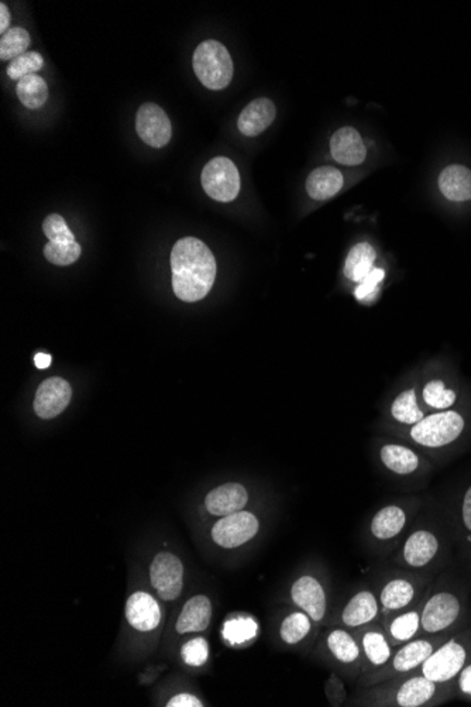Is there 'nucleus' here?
I'll list each match as a JSON object with an SVG mask.
<instances>
[{
  "label": "nucleus",
  "mask_w": 471,
  "mask_h": 707,
  "mask_svg": "<svg viewBox=\"0 0 471 707\" xmlns=\"http://www.w3.org/2000/svg\"><path fill=\"white\" fill-rule=\"evenodd\" d=\"M30 39L29 32L23 27H14L9 32L5 33L0 39V60L2 61H14V58L27 52L29 49Z\"/></svg>",
  "instance_id": "nucleus-35"
},
{
  "label": "nucleus",
  "mask_w": 471,
  "mask_h": 707,
  "mask_svg": "<svg viewBox=\"0 0 471 707\" xmlns=\"http://www.w3.org/2000/svg\"><path fill=\"white\" fill-rule=\"evenodd\" d=\"M10 14L6 5L0 4V33L4 36L5 33L9 32Z\"/></svg>",
  "instance_id": "nucleus-44"
},
{
  "label": "nucleus",
  "mask_w": 471,
  "mask_h": 707,
  "mask_svg": "<svg viewBox=\"0 0 471 707\" xmlns=\"http://www.w3.org/2000/svg\"><path fill=\"white\" fill-rule=\"evenodd\" d=\"M322 648L336 674L356 683L362 675V650L356 633L334 626L324 634Z\"/></svg>",
  "instance_id": "nucleus-10"
},
{
  "label": "nucleus",
  "mask_w": 471,
  "mask_h": 707,
  "mask_svg": "<svg viewBox=\"0 0 471 707\" xmlns=\"http://www.w3.org/2000/svg\"><path fill=\"white\" fill-rule=\"evenodd\" d=\"M435 578L437 575L433 573L414 572L398 566L395 570H385L372 585L379 598L382 618L418 605Z\"/></svg>",
  "instance_id": "nucleus-5"
},
{
  "label": "nucleus",
  "mask_w": 471,
  "mask_h": 707,
  "mask_svg": "<svg viewBox=\"0 0 471 707\" xmlns=\"http://www.w3.org/2000/svg\"><path fill=\"white\" fill-rule=\"evenodd\" d=\"M458 543L465 552L466 558L471 563V485L466 490L465 497L460 507V520H458Z\"/></svg>",
  "instance_id": "nucleus-37"
},
{
  "label": "nucleus",
  "mask_w": 471,
  "mask_h": 707,
  "mask_svg": "<svg viewBox=\"0 0 471 707\" xmlns=\"http://www.w3.org/2000/svg\"><path fill=\"white\" fill-rule=\"evenodd\" d=\"M34 363L39 369H47L52 364V356L47 354H37L34 357Z\"/></svg>",
  "instance_id": "nucleus-45"
},
{
  "label": "nucleus",
  "mask_w": 471,
  "mask_h": 707,
  "mask_svg": "<svg viewBox=\"0 0 471 707\" xmlns=\"http://www.w3.org/2000/svg\"><path fill=\"white\" fill-rule=\"evenodd\" d=\"M410 514L402 505L390 504L380 508L369 524L370 545L382 552L397 551L407 537Z\"/></svg>",
  "instance_id": "nucleus-11"
},
{
  "label": "nucleus",
  "mask_w": 471,
  "mask_h": 707,
  "mask_svg": "<svg viewBox=\"0 0 471 707\" xmlns=\"http://www.w3.org/2000/svg\"><path fill=\"white\" fill-rule=\"evenodd\" d=\"M171 271L175 296L184 303H196L215 283V256L199 239H180L171 251Z\"/></svg>",
  "instance_id": "nucleus-3"
},
{
  "label": "nucleus",
  "mask_w": 471,
  "mask_h": 707,
  "mask_svg": "<svg viewBox=\"0 0 471 707\" xmlns=\"http://www.w3.org/2000/svg\"><path fill=\"white\" fill-rule=\"evenodd\" d=\"M380 457L384 467L400 476H408L419 469L420 459L417 452L404 445H384Z\"/></svg>",
  "instance_id": "nucleus-29"
},
{
  "label": "nucleus",
  "mask_w": 471,
  "mask_h": 707,
  "mask_svg": "<svg viewBox=\"0 0 471 707\" xmlns=\"http://www.w3.org/2000/svg\"><path fill=\"white\" fill-rule=\"evenodd\" d=\"M72 397L70 382L61 377L44 380L35 392L34 411L40 419H52L61 414Z\"/></svg>",
  "instance_id": "nucleus-20"
},
{
  "label": "nucleus",
  "mask_w": 471,
  "mask_h": 707,
  "mask_svg": "<svg viewBox=\"0 0 471 707\" xmlns=\"http://www.w3.org/2000/svg\"><path fill=\"white\" fill-rule=\"evenodd\" d=\"M375 250L370 243H359L347 256L344 274L349 280L362 283L374 269Z\"/></svg>",
  "instance_id": "nucleus-30"
},
{
  "label": "nucleus",
  "mask_w": 471,
  "mask_h": 707,
  "mask_svg": "<svg viewBox=\"0 0 471 707\" xmlns=\"http://www.w3.org/2000/svg\"><path fill=\"white\" fill-rule=\"evenodd\" d=\"M193 71L208 90H225L233 78V61L228 49L216 40H206L193 52Z\"/></svg>",
  "instance_id": "nucleus-9"
},
{
  "label": "nucleus",
  "mask_w": 471,
  "mask_h": 707,
  "mask_svg": "<svg viewBox=\"0 0 471 707\" xmlns=\"http://www.w3.org/2000/svg\"><path fill=\"white\" fill-rule=\"evenodd\" d=\"M450 636H419L397 646L384 666L359 676L356 681L357 688L379 685L382 682L419 671L422 664Z\"/></svg>",
  "instance_id": "nucleus-6"
},
{
  "label": "nucleus",
  "mask_w": 471,
  "mask_h": 707,
  "mask_svg": "<svg viewBox=\"0 0 471 707\" xmlns=\"http://www.w3.org/2000/svg\"><path fill=\"white\" fill-rule=\"evenodd\" d=\"M344 187V175L331 165L316 168L306 180L308 195L316 201L329 200Z\"/></svg>",
  "instance_id": "nucleus-28"
},
{
  "label": "nucleus",
  "mask_w": 471,
  "mask_h": 707,
  "mask_svg": "<svg viewBox=\"0 0 471 707\" xmlns=\"http://www.w3.org/2000/svg\"><path fill=\"white\" fill-rule=\"evenodd\" d=\"M384 270H382V269H372V273L362 283H359V287L354 291L356 298L359 301H366V299H374L375 297L379 296V286L384 280Z\"/></svg>",
  "instance_id": "nucleus-40"
},
{
  "label": "nucleus",
  "mask_w": 471,
  "mask_h": 707,
  "mask_svg": "<svg viewBox=\"0 0 471 707\" xmlns=\"http://www.w3.org/2000/svg\"><path fill=\"white\" fill-rule=\"evenodd\" d=\"M331 152L334 160L344 165H362L367 156L366 146L353 127H342L332 136Z\"/></svg>",
  "instance_id": "nucleus-25"
},
{
  "label": "nucleus",
  "mask_w": 471,
  "mask_h": 707,
  "mask_svg": "<svg viewBox=\"0 0 471 707\" xmlns=\"http://www.w3.org/2000/svg\"><path fill=\"white\" fill-rule=\"evenodd\" d=\"M276 116L277 108L273 100L268 98H259L241 110L238 120L239 130L247 137H256L268 129Z\"/></svg>",
  "instance_id": "nucleus-24"
},
{
  "label": "nucleus",
  "mask_w": 471,
  "mask_h": 707,
  "mask_svg": "<svg viewBox=\"0 0 471 707\" xmlns=\"http://www.w3.org/2000/svg\"><path fill=\"white\" fill-rule=\"evenodd\" d=\"M470 568H471V563H470Z\"/></svg>",
  "instance_id": "nucleus-47"
},
{
  "label": "nucleus",
  "mask_w": 471,
  "mask_h": 707,
  "mask_svg": "<svg viewBox=\"0 0 471 707\" xmlns=\"http://www.w3.org/2000/svg\"><path fill=\"white\" fill-rule=\"evenodd\" d=\"M150 579L151 585L163 600H175L183 592V562L173 553H158L151 563Z\"/></svg>",
  "instance_id": "nucleus-16"
},
{
  "label": "nucleus",
  "mask_w": 471,
  "mask_h": 707,
  "mask_svg": "<svg viewBox=\"0 0 471 707\" xmlns=\"http://www.w3.org/2000/svg\"><path fill=\"white\" fill-rule=\"evenodd\" d=\"M17 98L27 109H39L49 99V87L37 74L27 75L19 80Z\"/></svg>",
  "instance_id": "nucleus-32"
},
{
  "label": "nucleus",
  "mask_w": 471,
  "mask_h": 707,
  "mask_svg": "<svg viewBox=\"0 0 471 707\" xmlns=\"http://www.w3.org/2000/svg\"><path fill=\"white\" fill-rule=\"evenodd\" d=\"M291 600L297 608L308 614L315 624L324 623L327 616V592L324 583L311 575L297 579L291 586Z\"/></svg>",
  "instance_id": "nucleus-18"
},
{
  "label": "nucleus",
  "mask_w": 471,
  "mask_h": 707,
  "mask_svg": "<svg viewBox=\"0 0 471 707\" xmlns=\"http://www.w3.org/2000/svg\"><path fill=\"white\" fill-rule=\"evenodd\" d=\"M168 707H203V702L190 693L176 694L167 703Z\"/></svg>",
  "instance_id": "nucleus-43"
},
{
  "label": "nucleus",
  "mask_w": 471,
  "mask_h": 707,
  "mask_svg": "<svg viewBox=\"0 0 471 707\" xmlns=\"http://www.w3.org/2000/svg\"><path fill=\"white\" fill-rule=\"evenodd\" d=\"M42 231L50 240L44 248L45 259L50 263L64 268L80 259L82 249L61 215L52 213L47 216L42 222Z\"/></svg>",
  "instance_id": "nucleus-13"
},
{
  "label": "nucleus",
  "mask_w": 471,
  "mask_h": 707,
  "mask_svg": "<svg viewBox=\"0 0 471 707\" xmlns=\"http://www.w3.org/2000/svg\"><path fill=\"white\" fill-rule=\"evenodd\" d=\"M212 620V601L206 596H193L186 601L181 616L176 620V631L180 634L203 633Z\"/></svg>",
  "instance_id": "nucleus-26"
},
{
  "label": "nucleus",
  "mask_w": 471,
  "mask_h": 707,
  "mask_svg": "<svg viewBox=\"0 0 471 707\" xmlns=\"http://www.w3.org/2000/svg\"><path fill=\"white\" fill-rule=\"evenodd\" d=\"M440 193L449 201L462 203L471 200V171L465 165L446 167L439 177Z\"/></svg>",
  "instance_id": "nucleus-27"
},
{
  "label": "nucleus",
  "mask_w": 471,
  "mask_h": 707,
  "mask_svg": "<svg viewBox=\"0 0 471 707\" xmlns=\"http://www.w3.org/2000/svg\"><path fill=\"white\" fill-rule=\"evenodd\" d=\"M256 621L251 618H233L228 621L223 627V636L231 644H241L250 640L257 634Z\"/></svg>",
  "instance_id": "nucleus-38"
},
{
  "label": "nucleus",
  "mask_w": 471,
  "mask_h": 707,
  "mask_svg": "<svg viewBox=\"0 0 471 707\" xmlns=\"http://www.w3.org/2000/svg\"><path fill=\"white\" fill-rule=\"evenodd\" d=\"M356 636L362 650V675L377 671L390 661L395 648L388 640L382 620L363 628Z\"/></svg>",
  "instance_id": "nucleus-17"
},
{
  "label": "nucleus",
  "mask_w": 471,
  "mask_h": 707,
  "mask_svg": "<svg viewBox=\"0 0 471 707\" xmlns=\"http://www.w3.org/2000/svg\"><path fill=\"white\" fill-rule=\"evenodd\" d=\"M314 620L305 611H292L279 626V638L288 646L302 643L311 634Z\"/></svg>",
  "instance_id": "nucleus-33"
},
{
  "label": "nucleus",
  "mask_w": 471,
  "mask_h": 707,
  "mask_svg": "<svg viewBox=\"0 0 471 707\" xmlns=\"http://www.w3.org/2000/svg\"><path fill=\"white\" fill-rule=\"evenodd\" d=\"M455 683L457 698L471 703V661L460 671Z\"/></svg>",
  "instance_id": "nucleus-42"
},
{
  "label": "nucleus",
  "mask_w": 471,
  "mask_h": 707,
  "mask_svg": "<svg viewBox=\"0 0 471 707\" xmlns=\"http://www.w3.org/2000/svg\"><path fill=\"white\" fill-rule=\"evenodd\" d=\"M382 620L380 601L372 586H362L344 601L336 614V624L353 633Z\"/></svg>",
  "instance_id": "nucleus-12"
},
{
  "label": "nucleus",
  "mask_w": 471,
  "mask_h": 707,
  "mask_svg": "<svg viewBox=\"0 0 471 707\" xmlns=\"http://www.w3.org/2000/svg\"><path fill=\"white\" fill-rule=\"evenodd\" d=\"M42 67H44V60H42V54L37 52H27L20 57L14 58V61H10L9 67H7V75L10 80H20L27 75L42 71Z\"/></svg>",
  "instance_id": "nucleus-36"
},
{
  "label": "nucleus",
  "mask_w": 471,
  "mask_h": 707,
  "mask_svg": "<svg viewBox=\"0 0 471 707\" xmlns=\"http://www.w3.org/2000/svg\"><path fill=\"white\" fill-rule=\"evenodd\" d=\"M420 611H422V600L414 608L398 611V613L382 618V626H384L388 640L394 648L419 636Z\"/></svg>",
  "instance_id": "nucleus-22"
},
{
  "label": "nucleus",
  "mask_w": 471,
  "mask_h": 707,
  "mask_svg": "<svg viewBox=\"0 0 471 707\" xmlns=\"http://www.w3.org/2000/svg\"><path fill=\"white\" fill-rule=\"evenodd\" d=\"M465 428L466 421L460 412L446 410L427 415L422 421L412 425L410 437L419 447L440 449L460 439Z\"/></svg>",
  "instance_id": "nucleus-8"
},
{
  "label": "nucleus",
  "mask_w": 471,
  "mask_h": 707,
  "mask_svg": "<svg viewBox=\"0 0 471 707\" xmlns=\"http://www.w3.org/2000/svg\"><path fill=\"white\" fill-rule=\"evenodd\" d=\"M471 626V583L442 572L422 599L419 636H453Z\"/></svg>",
  "instance_id": "nucleus-1"
},
{
  "label": "nucleus",
  "mask_w": 471,
  "mask_h": 707,
  "mask_svg": "<svg viewBox=\"0 0 471 707\" xmlns=\"http://www.w3.org/2000/svg\"><path fill=\"white\" fill-rule=\"evenodd\" d=\"M327 701L332 706H344L347 702V692L344 688V682L340 678L339 674L334 672L326 682Z\"/></svg>",
  "instance_id": "nucleus-41"
},
{
  "label": "nucleus",
  "mask_w": 471,
  "mask_h": 707,
  "mask_svg": "<svg viewBox=\"0 0 471 707\" xmlns=\"http://www.w3.org/2000/svg\"><path fill=\"white\" fill-rule=\"evenodd\" d=\"M260 531V521L253 513L239 512L221 517L212 527V540L225 550L243 547Z\"/></svg>",
  "instance_id": "nucleus-15"
},
{
  "label": "nucleus",
  "mask_w": 471,
  "mask_h": 707,
  "mask_svg": "<svg viewBox=\"0 0 471 707\" xmlns=\"http://www.w3.org/2000/svg\"><path fill=\"white\" fill-rule=\"evenodd\" d=\"M126 618L133 628L141 633L153 631L160 624V606L148 593H135L128 598L126 605Z\"/></svg>",
  "instance_id": "nucleus-23"
},
{
  "label": "nucleus",
  "mask_w": 471,
  "mask_h": 707,
  "mask_svg": "<svg viewBox=\"0 0 471 707\" xmlns=\"http://www.w3.org/2000/svg\"><path fill=\"white\" fill-rule=\"evenodd\" d=\"M471 661V626L453 634L429 658L419 671L432 681L455 682L458 674Z\"/></svg>",
  "instance_id": "nucleus-7"
},
{
  "label": "nucleus",
  "mask_w": 471,
  "mask_h": 707,
  "mask_svg": "<svg viewBox=\"0 0 471 707\" xmlns=\"http://www.w3.org/2000/svg\"><path fill=\"white\" fill-rule=\"evenodd\" d=\"M391 415L395 421L402 425H408V427H412V425L422 421L427 417V414L419 407L417 390L408 389L402 391L392 401Z\"/></svg>",
  "instance_id": "nucleus-31"
},
{
  "label": "nucleus",
  "mask_w": 471,
  "mask_h": 707,
  "mask_svg": "<svg viewBox=\"0 0 471 707\" xmlns=\"http://www.w3.org/2000/svg\"><path fill=\"white\" fill-rule=\"evenodd\" d=\"M136 130L146 145L155 148L167 146L173 136L170 118L155 103L141 105L136 115Z\"/></svg>",
  "instance_id": "nucleus-19"
},
{
  "label": "nucleus",
  "mask_w": 471,
  "mask_h": 707,
  "mask_svg": "<svg viewBox=\"0 0 471 707\" xmlns=\"http://www.w3.org/2000/svg\"><path fill=\"white\" fill-rule=\"evenodd\" d=\"M203 190L212 200L231 203L240 193V174L228 157H215L203 167L201 175Z\"/></svg>",
  "instance_id": "nucleus-14"
},
{
  "label": "nucleus",
  "mask_w": 471,
  "mask_h": 707,
  "mask_svg": "<svg viewBox=\"0 0 471 707\" xmlns=\"http://www.w3.org/2000/svg\"><path fill=\"white\" fill-rule=\"evenodd\" d=\"M450 555L449 535L430 527H418L408 533L392 555V563L402 570L437 575Z\"/></svg>",
  "instance_id": "nucleus-4"
},
{
  "label": "nucleus",
  "mask_w": 471,
  "mask_h": 707,
  "mask_svg": "<svg viewBox=\"0 0 471 707\" xmlns=\"http://www.w3.org/2000/svg\"><path fill=\"white\" fill-rule=\"evenodd\" d=\"M184 661L191 666H203L209 658V646L203 638H193L183 646Z\"/></svg>",
  "instance_id": "nucleus-39"
},
{
  "label": "nucleus",
  "mask_w": 471,
  "mask_h": 707,
  "mask_svg": "<svg viewBox=\"0 0 471 707\" xmlns=\"http://www.w3.org/2000/svg\"><path fill=\"white\" fill-rule=\"evenodd\" d=\"M470 573H471V568H470ZM470 583H471V580H470Z\"/></svg>",
  "instance_id": "nucleus-46"
},
{
  "label": "nucleus",
  "mask_w": 471,
  "mask_h": 707,
  "mask_svg": "<svg viewBox=\"0 0 471 707\" xmlns=\"http://www.w3.org/2000/svg\"><path fill=\"white\" fill-rule=\"evenodd\" d=\"M422 400L430 410L446 411L455 407L457 402V392L447 389L442 380H430L422 389Z\"/></svg>",
  "instance_id": "nucleus-34"
},
{
  "label": "nucleus",
  "mask_w": 471,
  "mask_h": 707,
  "mask_svg": "<svg viewBox=\"0 0 471 707\" xmlns=\"http://www.w3.org/2000/svg\"><path fill=\"white\" fill-rule=\"evenodd\" d=\"M249 503V493L240 483H225L211 490L205 498L208 513L216 517H226L233 513L243 512Z\"/></svg>",
  "instance_id": "nucleus-21"
},
{
  "label": "nucleus",
  "mask_w": 471,
  "mask_h": 707,
  "mask_svg": "<svg viewBox=\"0 0 471 707\" xmlns=\"http://www.w3.org/2000/svg\"><path fill=\"white\" fill-rule=\"evenodd\" d=\"M455 698V682L439 683L414 672L379 685L359 688L347 703L366 707H437Z\"/></svg>",
  "instance_id": "nucleus-2"
}]
</instances>
